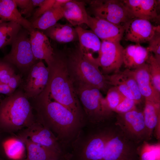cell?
<instances>
[{
    "instance_id": "41",
    "label": "cell",
    "mask_w": 160,
    "mask_h": 160,
    "mask_svg": "<svg viewBox=\"0 0 160 160\" xmlns=\"http://www.w3.org/2000/svg\"><path fill=\"white\" fill-rule=\"evenodd\" d=\"M69 1V0H55L53 7H61Z\"/></svg>"
},
{
    "instance_id": "11",
    "label": "cell",
    "mask_w": 160,
    "mask_h": 160,
    "mask_svg": "<svg viewBox=\"0 0 160 160\" xmlns=\"http://www.w3.org/2000/svg\"><path fill=\"white\" fill-rule=\"evenodd\" d=\"M124 49L120 42L102 41L95 60L104 75H110L120 70L123 64Z\"/></svg>"
},
{
    "instance_id": "32",
    "label": "cell",
    "mask_w": 160,
    "mask_h": 160,
    "mask_svg": "<svg viewBox=\"0 0 160 160\" xmlns=\"http://www.w3.org/2000/svg\"><path fill=\"white\" fill-rule=\"evenodd\" d=\"M106 94L105 99L106 105L109 110L113 112V110L125 97L113 86L110 87Z\"/></svg>"
},
{
    "instance_id": "22",
    "label": "cell",
    "mask_w": 160,
    "mask_h": 160,
    "mask_svg": "<svg viewBox=\"0 0 160 160\" xmlns=\"http://www.w3.org/2000/svg\"><path fill=\"white\" fill-rule=\"evenodd\" d=\"M0 21L16 23L29 33L35 29L31 22L22 15L14 0H0Z\"/></svg>"
},
{
    "instance_id": "9",
    "label": "cell",
    "mask_w": 160,
    "mask_h": 160,
    "mask_svg": "<svg viewBox=\"0 0 160 160\" xmlns=\"http://www.w3.org/2000/svg\"><path fill=\"white\" fill-rule=\"evenodd\" d=\"M115 124L126 138L136 144L147 141V131L143 111L136 108L124 113L117 114Z\"/></svg>"
},
{
    "instance_id": "14",
    "label": "cell",
    "mask_w": 160,
    "mask_h": 160,
    "mask_svg": "<svg viewBox=\"0 0 160 160\" xmlns=\"http://www.w3.org/2000/svg\"><path fill=\"white\" fill-rule=\"evenodd\" d=\"M24 87L28 98H35L44 90L48 81L49 69L42 60H38L30 68Z\"/></svg>"
},
{
    "instance_id": "40",
    "label": "cell",
    "mask_w": 160,
    "mask_h": 160,
    "mask_svg": "<svg viewBox=\"0 0 160 160\" xmlns=\"http://www.w3.org/2000/svg\"><path fill=\"white\" fill-rule=\"evenodd\" d=\"M15 74L10 73L3 76L0 79V83L7 84L11 78Z\"/></svg>"
},
{
    "instance_id": "37",
    "label": "cell",
    "mask_w": 160,
    "mask_h": 160,
    "mask_svg": "<svg viewBox=\"0 0 160 160\" xmlns=\"http://www.w3.org/2000/svg\"><path fill=\"white\" fill-rule=\"evenodd\" d=\"M14 73V69L12 65L2 60H0V79L5 75Z\"/></svg>"
},
{
    "instance_id": "20",
    "label": "cell",
    "mask_w": 160,
    "mask_h": 160,
    "mask_svg": "<svg viewBox=\"0 0 160 160\" xmlns=\"http://www.w3.org/2000/svg\"><path fill=\"white\" fill-rule=\"evenodd\" d=\"M75 28L78 36L79 50L87 59L93 61L95 59L94 55L95 53L98 54L101 41L91 30H87L80 26Z\"/></svg>"
},
{
    "instance_id": "39",
    "label": "cell",
    "mask_w": 160,
    "mask_h": 160,
    "mask_svg": "<svg viewBox=\"0 0 160 160\" xmlns=\"http://www.w3.org/2000/svg\"><path fill=\"white\" fill-rule=\"evenodd\" d=\"M14 92L8 84L0 83V93L9 96Z\"/></svg>"
},
{
    "instance_id": "16",
    "label": "cell",
    "mask_w": 160,
    "mask_h": 160,
    "mask_svg": "<svg viewBox=\"0 0 160 160\" xmlns=\"http://www.w3.org/2000/svg\"><path fill=\"white\" fill-rule=\"evenodd\" d=\"M87 25L102 41L120 42L124 35V26L116 25L89 14Z\"/></svg>"
},
{
    "instance_id": "24",
    "label": "cell",
    "mask_w": 160,
    "mask_h": 160,
    "mask_svg": "<svg viewBox=\"0 0 160 160\" xmlns=\"http://www.w3.org/2000/svg\"><path fill=\"white\" fill-rule=\"evenodd\" d=\"M150 53L140 44L129 45L124 49L123 64L126 69H135L146 63Z\"/></svg>"
},
{
    "instance_id": "42",
    "label": "cell",
    "mask_w": 160,
    "mask_h": 160,
    "mask_svg": "<svg viewBox=\"0 0 160 160\" xmlns=\"http://www.w3.org/2000/svg\"><path fill=\"white\" fill-rule=\"evenodd\" d=\"M0 160H2L0 158Z\"/></svg>"
},
{
    "instance_id": "12",
    "label": "cell",
    "mask_w": 160,
    "mask_h": 160,
    "mask_svg": "<svg viewBox=\"0 0 160 160\" xmlns=\"http://www.w3.org/2000/svg\"><path fill=\"white\" fill-rule=\"evenodd\" d=\"M19 137L63 154H70L64 149L53 133L38 121L26 128Z\"/></svg>"
},
{
    "instance_id": "19",
    "label": "cell",
    "mask_w": 160,
    "mask_h": 160,
    "mask_svg": "<svg viewBox=\"0 0 160 160\" xmlns=\"http://www.w3.org/2000/svg\"><path fill=\"white\" fill-rule=\"evenodd\" d=\"M29 34L34 56L38 60H44L47 65L52 61L55 52L48 37L43 32L35 29Z\"/></svg>"
},
{
    "instance_id": "15",
    "label": "cell",
    "mask_w": 160,
    "mask_h": 160,
    "mask_svg": "<svg viewBox=\"0 0 160 160\" xmlns=\"http://www.w3.org/2000/svg\"><path fill=\"white\" fill-rule=\"evenodd\" d=\"M124 26L125 40L140 44L148 42L159 25L155 26L148 20L134 17Z\"/></svg>"
},
{
    "instance_id": "13",
    "label": "cell",
    "mask_w": 160,
    "mask_h": 160,
    "mask_svg": "<svg viewBox=\"0 0 160 160\" xmlns=\"http://www.w3.org/2000/svg\"><path fill=\"white\" fill-rule=\"evenodd\" d=\"M111 86L115 87L125 97L140 103L144 99L139 90L132 70L126 69L105 75Z\"/></svg>"
},
{
    "instance_id": "4",
    "label": "cell",
    "mask_w": 160,
    "mask_h": 160,
    "mask_svg": "<svg viewBox=\"0 0 160 160\" xmlns=\"http://www.w3.org/2000/svg\"><path fill=\"white\" fill-rule=\"evenodd\" d=\"M34 122L31 106L24 92H14L1 101V130L15 131L26 128Z\"/></svg>"
},
{
    "instance_id": "33",
    "label": "cell",
    "mask_w": 160,
    "mask_h": 160,
    "mask_svg": "<svg viewBox=\"0 0 160 160\" xmlns=\"http://www.w3.org/2000/svg\"><path fill=\"white\" fill-rule=\"evenodd\" d=\"M148 42L149 46L148 48L149 52L153 53L156 58L160 59V26Z\"/></svg>"
},
{
    "instance_id": "27",
    "label": "cell",
    "mask_w": 160,
    "mask_h": 160,
    "mask_svg": "<svg viewBox=\"0 0 160 160\" xmlns=\"http://www.w3.org/2000/svg\"><path fill=\"white\" fill-rule=\"evenodd\" d=\"M63 17L64 13L62 7H53L31 23L35 29L44 31L54 25Z\"/></svg>"
},
{
    "instance_id": "31",
    "label": "cell",
    "mask_w": 160,
    "mask_h": 160,
    "mask_svg": "<svg viewBox=\"0 0 160 160\" xmlns=\"http://www.w3.org/2000/svg\"><path fill=\"white\" fill-rule=\"evenodd\" d=\"M146 63L148 66L153 84L155 89L160 92V59L156 58L150 52Z\"/></svg>"
},
{
    "instance_id": "25",
    "label": "cell",
    "mask_w": 160,
    "mask_h": 160,
    "mask_svg": "<svg viewBox=\"0 0 160 160\" xmlns=\"http://www.w3.org/2000/svg\"><path fill=\"white\" fill-rule=\"evenodd\" d=\"M43 33L48 37L60 43H66L78 40L76 28L70 24L57 23L44 30Z\"/></svg>"
},
{
    "instance_id": "18",
    "label": "cell",
    "mask_w": 160,
    "mask_h": 160,
    "mask_svg": "<svg viewBox=\"0 0 160 160\" xmlns=\"http://www.w3.org/2000/svg\"><path fill=\"white\" fill-rule=\"evenodd\" d=\"M139 90L145 100L160 103V92L154 87L146 63L132 70Z\"/></svg>"
},
{
    "instance_id": "1",
    "label": "cell",
    "mask_w": 160,
    "mask_h": 160,
    "mask_svg": "<svg viewBox=\"0 0 160 160\" xmlns=\"http://www.w3.org/2000/svg\"><path fill=\"white\" fill-rule=\"evenodd\" d=\"M38 121L50 130L67 152L87 122L51 97L46 86L34 98Z\"/></svg>"
},
{
    "instance_id": "29",
    "label": "cell",
    "mask_w": 160,
    "mask_h": 160,
    "mask_svg": "<svg viewBox=\"0 0 160 160\" xmlns=\"http://www.w3.org/2000/svg\"><path fill=\"white\" fill-rule=\"evenodd\" d=\"M21 27L15 22L0 21V49L12 44Z\"/></svg>"
},
{
    "instance_id": "36",
    "label": "cell",
    "mask_w": 160,
    "mask_h": 160,
    "mask_svg": "<svg viewBox=\"0 0 160 160\" xmlns=\"http://www.w3.org/2000/svg\"><path fill=\"white\" fill-rule=\"evenodd\" d=\"M55 0H44L33 13V20L37 18L53 7Z\"/></svg>"
},
{
    "instance_id": "8",
    "label": "cell",
    "mask_w": 160,
    "mask_h": 160,
    "mask_svg": "<svg viewBox=\"0 0 160 160\" xmlns=\"http://www.w3.org/2000/svg\"><path fill=\"white\" fill-rule=\"evenodd\" d=\"M89 10L94 17L104 19L116 25L124 26L134 18L123 0H93L87 1Z\"/></svg>"
},
{
    "instance_id": "26",
    "label": "cell",
    "mask_w": 160,
    "mask_h": 160,
    "mask_svg": "<svg viewBox=\"0 0 160 160\" xmlns=\"http://www.w3.org/2000/svg\"><path fill=\"white\" fill-rule=\"evenodd\" d=\"M143 113L147 131V141L152 137L157 122L160 121V103L145 100Z\"/></svg>"
},
{
    "instance_id": "6",
    "label": "cell",
    "mask_w": 160,
    "mask_h": 160,
    "mask_svg": "<svg viewBox=\"0 0 160 160\" xmlns=\"http://www.w3.org/2000/svg\"><path fill=\"white\" fill-rule=\"evenodd\" d=\"M73 83L87 121L97 123L108 120L113 113L108 108L101 91L90 86Z\"/></svg>"
},
{
    "instance_id": "30",
    "label": "cell",
    "mask_w": 160,
    "mask_h": 160,
    "mask_svg": "<svg viewBox=\"0 0 160 160\" xmlns=\"http://www.w3.org/2000/svg\"><path fill=\"white\" fill-rule=\"evenodd\" d=\"M138 145V153L139 160H160V146L151 144L144 140Z\"/></svg>"
},
{
    "instance_id": "5",
    "label": "cell",
    "mask_w": 160,
    "mask_h": 160,
    "mask_svg": "<svg viewBox=\"0 0 160 160\" xmlns=\"http://www.w3.org/2000/svg\"><path fill=\"white\" fill-rule=\"evenodd\" d=\"M64 53L73 82L90 86L106 93L111 86L97 64L87 59L78 47Z\"/></svg>"
},
{
    "instance_id": "3",
    "label": "cell",
    "mask_w": 160,
    "mask_h": 160,
    "mask_svg": "<svg viewBox=\"0 0 160 160\" xmlns=\"http://www.w3.org/2000/svg\"><path fill=\"white\" fill-rule=\"evenodd\" d=\"M103 122L87 121L72 144L70 160H103L106 144L113 130Z\"/></svg>"
},
{
    "instance_id": "38",
    "label": "cell",
    "mask_w": 160,
    "mask_h": 160,
    "mask_svg": "<svg viewBox=\"0 0 160 160\" xmlns=\"http://www.w3.org/2000/svg\"><path fill=\"white\" fill-rule=\"evenodd\" d=\"M21 76L20 74L15 73L13 75L10 79L8 84L14 92L20 82Z\"/></svg>"
},
{
    "instance_id": "2",
    "label": "cell",
    "mask_w": 160,
    "mask_h": 160,
    "mask_svg": "<svg viewBox=\"0 0 160 160\" xmlns=\"http://www.w3.org/2000/svg\"><path fill=\"white\" fill-rule=\"evenodd\" d=\"M47 67L49 78L47 86L51 97L86 121L69 73L64 53L55 51L53 59Z\"/></svg>"
},
{
    "instance_id": "7",
    "label": "cell",
    "mask_w": 160,
    "mask_h": 160,
    "mask_svg": "<svg viewBox=\"0 0 160 160\" xmlns=\"http://www.w3.org/2000/svg\"><path fill=\"white\" fill-rule=\"evenodd\" d=\"M29 32L22 28L12 44L10 52L2 59L15 65L23 73L28 72L38 60L33 55Z\"/></svg>"
},
{
    "instance_id": "23",
    "label": "cell",
    "mask_w": 160,
    "mask_h": 160,
    "mask_svg": "<svg viewBox=\"0 0 160 160\" xmlns=\"http://www.w3.org/2000/svg\"><path fill=\"white\" fill-rule=\"evenodd\" d=\"M64 17L73 26L88 23L87 13L84 1L69 0L62 7Z\"/></svg>"
},
{
    "instance_id": "35",
    "label": "cell",
    "mask_w": 160,
    "mask_h": 160,
    "mask_svg": "<svg viewBox=\"0 0 160 160\" xmlns=\"http://www.w3.org/2000/svg\"><path fill=\"white\" fill-rule=\"evenodd\" d=\"M17 7L21 9V15H25L27 17L29 16L35 7L32 0H14Z\"/></svg>"
},
{
    "instance_id": "17",
    "label": "cell",
    "mask_w": 160,
    "mask_h": 160,
    "mask_svg": "<svg viewBox=\"0 0 160 160\" xmlns=\"http://www.w3.org/2000/svg\"><path fill=\"white\" fill-rule=\"evenodd\" d=\"M123 3L129 11L135 17L148 20L150 22L159 21L158 13L159 0H124Z\"/></svg>"
},
{
    "instance_id": "10",
    "label": "cell",
    "mask_w": 160,
    "mask_h": 160,
    "mask_svg": "<svg viewBox=\"0 0 160 160\" xmlns=\"http://www.w3.org/2000/svg\"><path fill=\"white\" fill-rule=\"evenodd\" d=\"M138 145L126 138L121 131L113 130L105 146L103 160H139Z\"/></svg>"
},
{
    "instance_id": "21",
    "label": "cell",
    "mask_w": 160,
    "mask_h": 160,
    "mask_svg": "<svg viewBox=\"0 0 160 160\" xmlns=\"http://www.w3.org/2000/svg\"><path fill=\"white\" fill-rule=\"evenodd\" d=\"M24 142L27 151L25 160H67L70 156L56 152L50 148L33 143L29 140L19 137Z\"/></svg>"
},
{
    "instance_id": "43",
    "label": "cell",
    "mask_w": 160,
    "mask_h": 160,
    "mask_svg": "<svg viewBox=\"0 0 160 160\" xmlns=\"http://www.w3.org/2000/svg\"></svg>"
},
{
    "instance_id": "28",
    "label": "cell",
    "mask_w": 160,
    "mask_h": 160,
    "mask_svg": "<svg viewBox=\"0 0 160 160\" xmlns=\"http://www.w3.org/2000/svg\"><path fill=\"white\" fill-rule=\"evenodd\" d=\"M2 146L6 156L11 159H20L26 148L23 141L19 137H11L4 140Z\"/></svg>"
},
{
    "instance_id": "34",
    "label": "cell",
    "mask_w": 160,
    "mask_h": 160,
    "mask_svg": "<svg viewBox=\"0 0 160 160\" xmlns=\"http://www.w3.org/2000/svg\"><path fill=\"white\" fill-rule=\"evenodd\" d=\"M137 103L135 100L125 97L113 111L117 114H122L136 109Z\"/></svg>"
}]
</instances>
